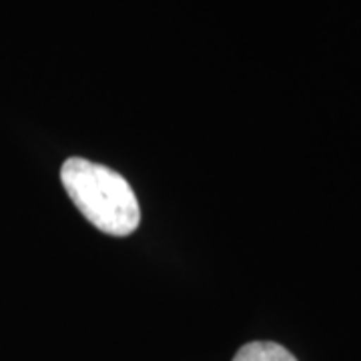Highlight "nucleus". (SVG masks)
<instances>
[{"instance_id":"f257e3e1","label":"nucleus","mask_w":361,"mask_h":361,"mask_svg":"<svg viewBox=\"0 0 361 361\" xmlns=\"http://www.w3.org/2000/svg\"><path fill=\"white\" fill-rule=\"evenodd\" d=\"M61 180L82 217L99 231L127 237L139 227L137 197L127 179L113 169L73 157L61 169Z\"/></svg>"},{"instance_id":"f03ea898","label":"nucleus","mask_w":361,"mask_h":361,"mask_svg":"<svg viewBox=\"0 0 361 361\" xmlns=\"http://www.w3.org/2000/svg\"><path fill=\"white\" fill-rule=\"evenodd\" d=\"M233 361H297L283 345L271 341H253L237 351Z\"/></svg>"}]
</instances>
